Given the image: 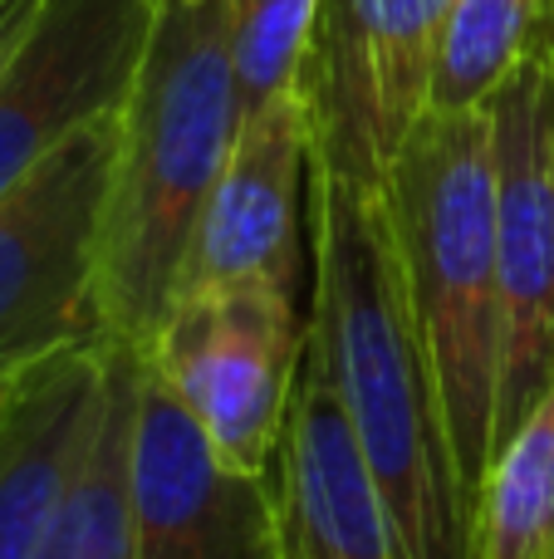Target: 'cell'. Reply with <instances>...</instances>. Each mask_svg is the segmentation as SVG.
<instances>
[{
    "mask_svg": "<svg viewBox=\"0 0 554 559\" xmlns=\"http://www.w3.org/2000/svg\"><path fill=\"white\" fill-rule=\"evenodd\" d=\"M310 344L378 481L398 555L477 559V501L412 324L378 177L310 163Z\"/></svg>",
    "mask_w": 554,
    "mask_h": 559,
    "instance_id": "obj_1",
    "label": "cell"
},
{
    "mask_svg": "<svg viewBox=\"0 0 554 559\" xmlns=\"http://www.w3.org/2000/svg\"><path fill=\"white\" fill-rule=\"evenodd\" d=\"M245 123L231 0H157L137 74L118 108L104 216V338L143 354L182 285L192 231Z\"/></svg>",
    "mask_w": 554,
    "mask_h": 559,
    "instance_id": "obj_2",
    "label": "cell"
},
{
    "mask_svg": "<svg viewBox=\"0 0 554 559\" xmlns=\"http://www.w3.org/2000/svg\"><path fill=\"white\" fill-rule=\"evenodd\" d=\"M402 289L442 393L451 452L471 501L496 442L501 397V271L491 108L432 114L408 128L383 173Z\"/></svg>",
    "mask_w": 554,
    "mask_h": 559,
    "instance_id": "obj_3",
    "label": "cell"
},
{
    "mask_svg": "<svg viewBox=\"0 0 554 559\" xmlns=\"http://www.w3.org/2000/svg\"><path fill=\"white\" fill-rule=\"evenodd\" d=\"M304 344L310 319H300V295L251 280L182 289L143 364L231 472L270 476Z\"/></svg>",
    "mask_w": 554,
    "mask_h": 559,
    "instance_id": "obj_4",
    "label": "cell"
},
{
    "mask_svg": "<svg viewBox=\"0 0 554 559\" xmlns=\"http://www.w3.org/2000/svg\"><path fill=\"white\" fill-rule=\"evenodd\" d=\"M118 114L88 123L0 197V373L104 338L98 265Z\"/></svg>",
    "mask_w": 554,
    "mask_h": 559,
    "instance_id": "obj_5",
    "label": "cell"
},
{
    "mask_svg": "<svg viewBox=\"0 0 554 559\" xmlns=\"http://www.w3.org/2000/svg\"><path fill=\"white\" fill-rule=\"evenodd\" d=\"M451 0H320L294 94L310 163L378 177L427 108V74Z\"/></svg>",
    "mask_w": 554,
    "mask_h": 559,
    "instance_id": "obj_6",
    "label": "cell"
},
{
    "mask_svg": "<svg viewBox=\"0 0 554 559\" xmlns=\"http://www.w3.org/2000/svg\"><path fill=\"white\" fill-rule=\"evenodd\" d=\"M491 147L501 271V442L554 383V55L545 39L491 98Z\"/></svg>",
    "mask_w": 554,
    "mask_h": 559,
    "instance_id": "obj_7",
    "label": "cell"
},
{
    "mask_svg": "<svg viewBox=\"0 0 554 559\" xmlns=\"http://www.w3.org/2000/svg\"><path fill=\"white\" fill-rule=\"evenodd\" d=\"M128 559H285L270 476L231 472L147 364L128 442Z\"/></svg>",
    "mask_w": 554,
    "mask_h": 559,
    "instance_id": "obj_8",
    "label": "cell"
},
{
    "mask_svg": "<svg viewBox=\"0 0 554 559\" xmlns=\"http://www.w3.org/2000/svg\"><path fill=\"white\" fill-rule=\"evenodd\" d=\"M157 0H45L0 69V197L49 153L118 114Z\"/></svg>",
    "mask_w": 554,
    "mask_h": 559,
    "instance_id": "obj_9",
    "label": "cell"
},
{
    "mask_svg": "<svg viewBox=\"0 0 554 559\" xmlns=\"http://www.w3.org/2000/svg\"><path fill=\"white\" fill-rule=\"evenodd\" d=\"M304 206H310V123H304L300 94L290 88L245 114L231 157L192 231L177 295L212 285H251V280L300 295Z\"/></svg>",
    "mask_w": 554,
    "mask_h": 559,
    "instance_id": "obj_10",
    "label": "cell"
},
{
    "mask_svg": "<svg viewBox=\"0 0 554 559\" xmlns=\"http://www.w3.org/2000/svg\"><path fill=\"white\" fill-rule=\"evenodd\" d=\"M118 344L64 348L20 368L0 423V559H45L108 413Z\"/></svg>",
    "mask_w": 554,
    "mask_h": 559,
    "instance_id": "obj_11",
    "label": "cell"
},
{
    "mask_svg": "<svg viewBox=\"0 0 554 559\" xmlns=\"http://www.w3.org/2000/svg\"><path fill=\"white\" fill-rule=\"evenodd\" d=\"M270 486L285 559H402L378 481L314 344H304Z\"/></svg>",
    "mask_w": 554,
    "mask_h": 559,
    "instance_id": "obj_12",
    "label": "cell"
},
{
    "mask_svg": "<svg viewBox=\"0 0 554 559\" xmlns=\"http://www.w3.org/2000/svg\"><path fill=\"white\" fill-rule=\"evenodd\" d=\"M554 555V383L496 442L477 491V559Z\"/></svg>",
    "mask_w": 554,
    "mask_h": 559,
    "instance_id": "obj_13",
    "label": "cell"
},
{
    "mask_svg": "<svg viewBox=\"0 0 554 559\" xmlns=\"http://www.w3.org/2000/svg\"><path fill=\"white\" fill-rule=\"evenodd\" d=\"M545 39V0H451L427 74L432 114L491 108L510 74Z\"/></svg>",
    "mask_w": 554,
    "mask_h": 559,
    "instance_id": "obj_14",
    "label": "cell"
},
{
    "mask_svg": "<svg viewBox=\"0 0 554 559\" xmlns=\"http://www.w3.org/2000/svg\"><path fill=\"white\" fill-rule=\"evenodd\" d=\"M137 378H143V354L118 344L104 427L45 559H128V442H133Z\"/></svg>",
    "mask_w": 554,
    "mask_h": 559,
    "instance_id": "obj_15",
    "label": "cell"
},
{
    "mask_svg": "<svg viewBox=\"0 0 554 559\" xmlns=\"http://www.w3.org/2000/svg\"><path fill=\"white\" fill-rule=\"evenodd\" d=\"M320 0H231V55L245 114L290 94Z\"/></svg>",
    "mask_w": 554,
    "mask_h": 559,
    "instance_id": "obj_16",
    "label": "cell"
},
{
    "mask_svg": "<svg viewBox=\"0 0 554 559\" xmlns=\"http://www.w3.org/2000/svg\"><path fill=\"white\" fill-rule=\"evenodd\" d=\"M39 5H45V0H0V69H5V59L15 55V45L25 39V29L35 25Z\"/></svg>",
    "mask_w": 554,
    "mask_h": 559,
    "instance_id": "obj_17",
    "label": "cell"
},
{
    "mask_svg": "<svg viewBox=\"0 0 554 559\" xmlns=\"http://www.w3.org/2000/svg\"><path fill=\"white\" fill-rule=\"evenodd\" d=\"M10 388H15V373H0V423H5V407H10Z\"/></svg>",
    "mask_w": 554,
    "mask_h": 559,
    "instance_id": "obj_18",
    "label": "cell"
},
{
    "mask_svg": "<svg viewBox=\"0 0 554 559\" xmlns=\"http://www.w3.org/2000/svg\"><path fill=\"white\" fill-rule=\"evenodd\" d=\"M545 45H550V55H554V0H545Z\"/></svg>",
    "mask_w": 554,
    "mask_h": 559,
    "instance_id": "obj_19",
    "label": "cell"
},
{
    "mask_svg": "<svg viewBox=\"0 0 554 559\" xmlns=\"http://www.w3.org/2000/svg\"><path fill=\"white\" fill-rule=\"evenodd\" d=\"M550 559H554V555H550Z\"/></svg>",
    "mask_w": 554,
    "mask_h": 559,
    "instance_id": "obj_20",
    "label": "cell"
}]
</instances>
